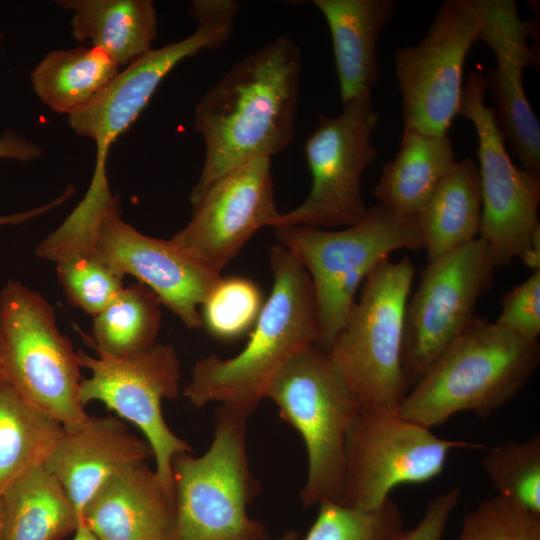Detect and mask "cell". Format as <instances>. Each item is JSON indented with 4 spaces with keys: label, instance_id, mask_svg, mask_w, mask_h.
I'll return each instance as SVG.
<instances>
[{
    "label": "cell",
    "instance_id": "cell-1",
    "mask_svg": "<svg viewBox=\"0 0 540 540\" xmlns=\"http://www.w3.org/2000/svg\"><path fill=\"white\" fill-rule=\"evenodd\" d=\"M301 71L299 46L280 36L236 61L199 98L193 127L204 141L205 156L189 194L191 208L231 169L289 146Z\"/></svg>",
    "mask_w": 540,
    "mask_h": 540
},
{
    "label": "cell",
    "instance_id": "cell-2",
    "mask_svg": "<svg viewBox=\"0 0 540 540\" xmlns=\"http://www.w3.org/2000/svg\"><path fill=\"white\" fill-rule=\"evenodd\" d=\"M69 253L92 256L122 279L135 277L188 329L202 326L201 304L222 277L199 265L170 239L145 235L126 223L108 177L92 178L78 205L35 250L36 256L51 262Z\"/></svg>",
    "mask_w": 540,
    "mask_h": 540
},
{
    "label": "cell",
    "instance_id": "cell-3",
    "mask_svg": "<svg viewBox=\"0 0 540 540\" xmlns=\"http://www.w3.org/2000/svg\"><path fill=\"white\" fill-rule=\"evenodd\" d=\"M273 287L250 339L237 355L198 360L183 389L196 408L211 402L250 417L266 399L281 367L303 348L318 343L316 306L305 269L281 245L269 252Z\"/></svg>",
    "mask_w": 540,
    "mask_h": 540
},
{
    "label": "cell",
    "instance_id": "cell-4",
    "mask_svg": "<svg viewBox=\"0 0 540 540\" xmlns=\"http://www.w3.org/2000/svg\"><path fill=\"white\" fill-rule=\"evenodd\" d=\"M539 362L538 341L475 317L408 391L398 414L430 429L460 412L488 417L525 386Z\"/></svg>",
    "mask_w": 540,
    "mask_h": 540
},
{
    "label": "cell",
    "instance_id": "cell-5",
    "mask_svg": "<svg viewBox=\"0 0 540 540\" xmlns=\"http://www.w3.org/2000/svg\"><path fill=\"white\" fill-rule=\"evenodd\" d=\"M279 245L305 269L313 287L318 343L328 349L343 329L366 277L398 249H423L418 216L381 204L344 229L305 225L273 228Z\"/></svg>",
    "mask_w": 540,
    "mask_h": 540
},
{
    "label": "cell",
    "instance_id": "cell-6",
    "mask_svg": "<svg viewBox=\"0 0 540 540\" xmlns=\"http://www.w3.org/2000/svg\"><path fill=\"white\" fill-rule=\"evenodd\" d=\"M415 267L409 256L378 264L327 349L360 414L398 413L410 387L402 365L404 313Z\"/></svg>",
    "mask_w": 540,
    "mask_h": 540
},
{
    "label": "cell",
    "instance_id": "cell-7",
    "mask_svg": "<svg viewBox=\"0 0 540 540\" xmlns=\"http://www.w3.org/2000/svg\"><path fill=\"white\" fill-rule=\"evenodd\" d=\"M266 398L304 441L308 468L300 491L303 505L340 503L347 440L360 411L329 352L317 344L300 350L274 376Z\"/></svg>",
    "mask_w": 540,
    "mask_h": 540
},
{
    "label": "cell",
    "instance_id": "cell-8",
    "mask_svg": "<svg viewBox=\"0 0 540 540\" xmlns=\"http://www.w3.org/2000/svg\"><path fill=\"white\" fill-rule=\"evenodd\" d=\"M247 420L219 405L207 451L174 457L175 540H269L263 524L248 514L259 484L249 466Z\"/></svg>",
    "mask_w": 540,
    "mask_h": 540
},
{
    "label": "cell",
    "instance_id": "cell-9",
    "mask_svg": "<svg viewBox=\"0 0 540 540\" xmlns=\"http://www.w3.org/2000/svg\"><path fill=\"white\" fill-rule=\"evenodd\" d=\"M77 352L56 323L53 306L22 283L9 280L0 292V374L30 404L66 432L89 420L79 398Z\"/></svg>",
    "mask_w": 540,
    "mask_h": 540
},
{
    "label": "cell",
    "instance_id": "cell-10",
    "mask_svg": "<svg viewBox=\"0 0 540 540\" xmlns=\"http://www.w3.org/2000/svg\"><path fill=\"white\" fill-rule=\"evenodd\" d=\"M343 106L337 116H318L304 145L312 180L310 192L295 209L280 213L272 228L348 227L365 215L367 207L361 181L365 170L379 155L371 140L379 124V114L371 97Z\"/></svg>",
    "mask_w": 540,
    "mask_h": 540
},
{
    "label": "cell",
    "instance_id": "cell-11",
    "mask_svg": "<svg viewBox=\"0 0 540 540\" xmlns=\"http://www.w3.org/2000/svg\"><path fill=\"white\" fill-rule=\"evenodd\" d=\"M240 9L236 0L192 1L198 27L191 35L149 50L121 70L88 105L68 116L73 131L96 145L93 174H107L111 145L136 121L170 71L201 50H217L228 42Z\"/></svg>",
    "mask_w": 540,
    "mask_h": 540
},
{
    "label": "cell",
    "instance_id": "cell-12",
    "mask_svg": "<svg viewBox=\"0 0 540 540\" xmlns=\"http://www.w3.org/2000/svg\"><path fill=\"white\" fill-rule=\"evenodd\" d=\"M496 268L480 237L429 260L404 313L402 365L410 389L473 321Z\"/></svg>",
    "mask_w": 540,
    "mask_h": 540
},
{
    "label": "cell",
    "instance_id": "cell-13",
    "mask_svg": "<svg viewBox=\"0 0 540 540\" xmlns=\"http://www.w3.org/2000/svg\"><path fill=\"white\" fill-rule=\"evenodd\" d=\"M478 448L482 445L439 437L398 413L359 414L347 440L340 503L379 509L397 486L438 477L454 450Z\"/></svg>",
    "mask_w": 540,
    "mask_h": 540
},
{
    "label": "cell",
    "instance_id": "cell-14",
    "mask_svg": "<svg viewBox=\"0 0 540 540\" xmlns=\"http://www.w3.org/2000/svg\"><path fill=\"white\" fill-rule=\"evenodd\" d=\"M485 76L472 71L462 90L458 116L469 120L478 139L482 214L479 237L497 265L523 260L540 228V173L516 166L492 108L486 106Z\"/></svg>",
    "mask_w": 540,
    "mask_h": 540
},
{
    "label": "cell",
    "instance_id": "cell-15",
    "mask_svg": "<svg viewBox=\"0 0 540 540\" xmlns=\"http://www.w3.org/2000/svg\"><path fill=\"white\" fill-rule=\"evenodd\" d=\"M95 351L97 356L77 351L80 367L91 374L80 383L82 405L101 402L134 424L151 449L156 473L174 488L172 461L180 453L192 452L191 446L169 428L162 412L163 399L173 400L179 394L180 360L174 346L155 343L123 357Z\"/></svg>",
    "mask_w": 540,
    "mask_h": 540
},
{
    "label": "cell",
    "instance_id": "cell-16",
    "mask_svg": "<svg viewBox=\"0 0 540 540\" xmlns=\"http://www.w3.org/2000/svg\"><path fill=\"white\" fill-rule=\"evenodd\" d=\"M480 27L472 0H447L422 39L397 50L394 66L404 130L447 134L458 116L464 64Z\"/></svg>",
    "mask_w": 540,
    "mask_h": 540
},
{
    "label": "cell",
    "instance_id": "cell-17",
    "mask_svg": "<svg viewBox=\"0 0 540 540\" xmlns=\"http://www.w3.org/2000/svg\"><path fill=\"white\" fill-rule=\"evenodd\" d=\"M271 158L245 162L217 179L192 208L189 223L170 240L212 273L225 266L280 212L274 201Z\"/></svg>",
    "mask_w": 540,
    "mask_h": 540
},
{
    "label": "cell",
    "instance_id": "cell-18",
    "mask_svg": "<svg viewBox=\"0 0 540 540\" xmlns=\"http://www.w3.org/2000/svg\"><path fill=\"white\" fill-rule=\"evenodd\" d=\"M481 20L478 41L493 52L496 65L485 77L496 122L522 168L540 173V123L524 89V70L535 64L529 44L535 23L520 17L514 0H472Z\"/></svg>",
    "mask_w": 540,
    "mask_h": 540
},
{
    "label": "cell",
    "instance_id": "cell-19",
    "mask_svg": "<svg viewBox=\"0 0 540 540\" xmlns=\"http://www.w3.org/2000/svg\"><path fill=\"white\" fill-rule=\"evenodd\" d=\"M176 517L174 488L141 461L108 478L80 522L99 540H175Z\"/></svg>",
    "mask_w": 540,
    "mask_h": 540
},
{
    "label": "cell",
    "instance_id": "cell-20",
    "mask_svg": "<svg viewBox=\"0 0 540 540\" xmlns=\"http://www.w3.org/2000/svg\"><path fill=\"white\" fill-rule=\"evenodd\" d=\"M151 455L146 440L121 419L90 416L78 430L65 432L43 465L64 489L80 522L85 505L108 478Z\"/></svg>",
    "mask_w": 540,
    "mask_h": 540
},
{
    "label": "cell",
    "instance_id": "cell-21",
    "mask_svg": "<svg viewBox=\"0 0 540 540\" xmlns=\"http://www.w3.org/2000/svg\"><path fill=\"white\" fill-rule=\"evenodd\" d=\"M328 25L343 105L370 98L379 79L377 46L395 0H314Z\"/></svg>",
    "mask_w": 540,
    "mask_h": 540
},
{
    "label": "cell",
    "instance_id": "cell-22",
    "mask_svg": "<svg viewBox=\"0 0 540 540\" xmlns=\"http://www.w3.org/2000/svg\"><path fill=\"white\" fill-rule=\"evenodd\" d=\"M71 12L74 38L104 50L126 67L152 49L157 36V11L151 0H60Z\"/></svg>",
    "mask_w": 540,
    "mask_h": 540
},
{
    "label": "cell",
    "instance_id": "cell-23",
    "mask_svg": "<svg viewBox=\"0 0 540 540\" xmlns=\"http://www.w3.org/2000/svg\"><path fill=\"white\" fill-rule=\"evenodd\" d=\"M78 524L67 494L43 463L20 474L0 494V540H61Z\"/></svg>",
    "mask_w": 540,
    "mask_h": 540
},
{
    "label": "cell",
    "instance_id": "cell-24",
    "mask_svg": "<svg viewBox=\"0 0 540 540\" xmlns=\"http://www.w3.org/2000/svg\"><path fill=\"white\" fill-rule=\"evenodd\" d=\"M455 162L447 134L404 130L399 150L382 167L373 195L378 204L404 216H417Z\"/></svg>",
    "mask_w": 540,
    "mask_h": 540
},
{
    "label": "cell",
    "instance_id": "cell-25",
    "mask_svg": "<svg viewBox=\"0 0 540 540\" xmlns=\"http://www.w3.org/2000/svg\"><path fill=\"white\" fill-rule=\"evenodd\" d=\"M481 214L478 166L471 158L455 161L417 215L429 260L476 239Z\"/></svg>",
    "mask_w": 540,
    "mask_h": 540
},
{
    "label": "cell",
    "instance_id": "cell-26",
    "mask_svg": "<svg viewBox=\"0 0 540 540\" xmlns=\"http://www.w3.org/2000/svg\"><path fill=\"white\" fill-rule=\"evenodd\" d=\"M121 71L104 50L80 45L48 52L31 72L39 100L70 116L86 105Z\"/></svg>",
    "mask_w": 540,
    "mask_h": 540
},
{
    "label": "cell",
    "instance_id": "cell-27",
    "mask_svg": "<svg viewBox=\"0 0 540 540\" xmlns=\"http://www.w3.org/2000/svg\"><path fill=\"white\" fill-rule=\"evenodd\" d=\"M65 432L0 374V494L20 474L44 463Z\"/></svg>",
    "mask_w": 540,
    "mask_h": 540
},
{
    "label": "cell",
    "instance_id": "cell-28",
    "mask_svg": "<svg viewBox=\"0 0 540 540\" xmlns=\"http://www.w3.org/2000/svg\"><path fill=\"white\" fill-rule=\"evenodd\" d=\"M161 302L138 282L124 286L116 297L93 317L92 335L79 332L90 347L123 357L145 351L155 344L161 325Z\"/></svg>",
    "mask_w": 540,
    "mask_h": 540
},
{
    "label": "cell",
    "instance_id": "cell-29",
    "mask_svg": "<svg viewBox=\"0 0 540 540\" xmlns=\"http://www.w3.org/2000/svg\"><path fill=\"white\" fill-rule=\"evenodd\" d=\"M482 467L498 496L540 515V434L491 449Z\"/></svg>",
    "mask_w": 540,
    "mask_h": 540
},
{
    "label": "cell",
    "instance_id": "cell-30",
    "mask_svg": "<svg viewBox=\"0 0 540 540\" xmlns=\"http://www.w3.org/2000/svg\"><path fill=\"white\" fill-rule=\"evenodd\" d=\"M318 507L304 540H394L404 529L402 511L391 497L376 510L328 500Z\"/></svg>",
    "mask_w": 540,
    "mask_h": 540
},
{
    "label": "cell",
    "instance_id": "cell-31",
    "mask_svg": "<svg viewBox=\"0 0 540 540\" xmlns=\"http://www.w3.org/2000/svg\"><path fill=\"white\" fill-rule=\"evenodd\" d=\"M264 303L259 287L250 279L221 277L201 304L202 326L217 339L235 340L251 332Z\"/></svg>",
    "mask_w": 540,
    "mask_h": 540
},
{
    "label": "cell",
    "instance_id": "cell-32",
    "mask_svg": "<svg viewBox=\"0 0 540 540\" xmlns=\"http://www.w3.org/2000/svg\"><path fill=\"white\" fill-rule=\"evenodd\" d=\"M56 273L68 302L91 315L99 314L124 287L123 279L85 253L56 257Z\"/></svg>",
    "mask_w": 540,
    "mask_h": 540
},
{
    "label": "cell",
    "instance_id": "cell-33",
    "mask_svg": "<svg viewBox=\"0 0 540 540\" xmlns=\"http://www.w3.org/2000/svg\"><path fill=\"white\" fill-rule=\"evenodd\" d=\"M454 540H540V515L496 495L463 518Z\"/></svg>",
    "mask_w": 540,
    "mask_h": 540
},
{
    "label": "cell",
    "instance_id": "cell-34",
    "mask_svg": "<svg viewBox=\"0 0 540 540\" xmlns=\"http://www.w3.org/2000/svg\"><path fill=\"white\" fill-rule=\"evenodd\" d=\"M499 326L531 341L540 335V269L503 295Z\"/></svg>",
    "mask_w": 540,
    "mask_h": 540
},
{
    "label": "cell",
    "instance_id": "cell-35",
    "mask_svg": "<svg viewBox=\"0 0 540 540\" xmlns=\"http://www.w3.org/2000/svg\"><path fill=\"white\" fill-rule=\"evenodd\" d=\"M461 496L458 487H452L435 497L426 505L419 522L405 530L394 540H443L447 524Z\"/></svg>",
    "mask_w": 540,
    "mask_h": 540
},
{
    "label": "cell",
    "instance_id": "cell-36",
    "mask_svg": "<svg viewBox=\"0 0 540 540\" xmlns=\"http://www.w3.org/2000/svg\"><path fill=\"white\" fill-rule=\"evenodd\" d=\"M42 155L41 147L15 130H6L0 134V159L29 162Z\"/></svg>",
    "mask_w": 540,
    "mask_h": 540
},
{
    "label": "cell",
    "instance_id": "cell-37",
    "mask_svg": "<svg viewBox=\"0 0 540 540\" xmlns=\"http://www.w3.org/2000/svg\"><path fill=\"white\" fill-rule=\"evenodd\" d=\"M74 193H75L74 187L68 186L60 197L56 198L55 200L47 204L32 208L24 212L0 216V226L19 225L30 219L38 217L60 206L61 204L66 202L69 198H71Z\"/></svg>",
    "mask_w": 540,
    "mask_h": 540
},
{
    "label": "cell",
    "instance_id": "cell-38",
    "mask_svg": "<svg viewBox=\"0 0 540 540\" xmlns=\"http://www.w3.org/2000/svg\"><path fill=\"white\" fill-rule=\"evenodd\" d=\"M72 540H99L98 537L83 523H79Z\"/></svg>",
    "mask_w": 540,
    "mask_h": 540
},
{
    "label": "cell",
    "instance_id": "cell-39",
    "mask_svg": "<svg viewBox=\"0 0 540 540\" xmlns=\"http://www.w3.org/2000/svg\"><path fill=\"white\" fill-rule=\"evenodd\" d=\"M298 537L299 535L297 532L290 530L274 540H298Z\"/></svg>",
    "mask_w": 540,
    "mask_h": 540
},
{
    "label": "cell",
    "instance_id": "cell-40",
    "mask_svg": "<svg viewBox=\"0 0 540 540\" xmlns=\"http://www.w3.org/2000/svg\"><path fill=\"white\" fill-rule=\"evenodd\" d=\"M5 36L4 33L0 31V44L4 40Z\"/></svg>",
    "mask_w": 540,
    "mask_h": 540
}]
</instances>
